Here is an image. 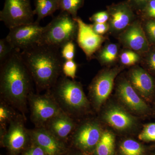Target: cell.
I'll use <instances>...</instances> for the list:
<instances>
[{
	"mask_svg": "<svg viewBox=\"0 0 155 155\" xmlns=\"http://www.w3.org/2000/svg\"><path fill=\"white\" fill-rule=\"evenodd\" d=\"M20 51L14 50L1 64L0 91L8 102L24 112L33 80Z\"/></svg>",
	"mask_w": 155,
	"mask_h": 155,
	"instance_id": "cell-1",
	"label": "cell"
},
{
	"mask_svg": "<svg viewBox=\"0 0 155 155\" xmlns=\"http://www.w3.org/2000/svg\"><path fill=\"white\" fill-rule=\"evenodd\" d=\"M32 80L40 90H50L62 72L64 61L59 48L39 44L20 51Z\"/></svg>",
	"mask_w": 155,
	"mask_h": 155,
	"instance_id": "cell-2",
	"label": "cell"
},
{
	"mask_svg": "<svg viewBox=\"0 0 155 155\" xmlns=\"http://www.w3.org/2000/svg\"><path fill=\"white\" fill-rule=\"evenodd\" d=\"M51 94L64 113L69 116L88 107L89 102L82 87L66 76L59 78Z\"/></svg>",
	"mask_w": 155,
	"mask_h": 155,
	"instance_id": "cell-3",
	"label": "cell"
},
{
	"mask_svg": "<svg viewBox=\"0 0 155 155\" xmlns=\"http://www.w3.org/2000/svg\"><path fill=\"white\" fill-rule=\"evenodd\" d=\"M78 23L70 14L64 11L44 27L40 44L61 48L77 38Z\"/></svg>",
	"mask_w": 155,
	"mask_h": 155,
	"instance_id": "cell-4",
	"label": "cell"
},
{
	"mask_svg": "<svg viewBox=\"0 0 155 155\" xmlns=\"http://www.w3.org/2000/svg\"><path fill=\"white\" fill-rule=\"evenodd\" d=\"M28 101L31 120L37 127H43L51 119L64 112L50 93L39 95L31 92Z\"/></svg>",
	"mask_w": 155,
	"mask_h": 155,
	"instance_id": "cell-5",
	"label": "cell"
},
{
	"mask_svg": "<svg viewBox=\"0 0 155 155\" xmlns=\"http://www.w3.org/2000/svg\"><path fill=\"white\" fill-rule=\"evenodd\" d=\"M35 15L30 0H5L0 20L10 29L34 22Z\"/></svg>",
	"mask_w": 155,
	"mask_h": 155,
	"instance_id": "cell-6",
	"label": "cell"
},
{
	"mask_svg": "<svg viewBox=\"0 0 155 155\" xmlns=\"http://www.w3.org/2000/svg\"><path fill=\"white\" fill-rule=\"evenodd\" d=\"M39 23L35 21L10 28L5 38L14 49L21 51L40 44L44 27Z\"/></svg>",
	"mask_w": 155,
	"mask_h": 155,
	"instance_id": "cell-7",
	"label": "cell"
},
{
	"mask_svg": "<svg viewBox=\"0 0 155 155\" xmlns=\"http://www.w3.org/2000/svg\"><path fill=\"white\" fill-rule=\"evenodd\" d=\"M30 136L21 118L16 117L9 123L8 128L2 136L5 145L13 152L23 148Z\"/></svg>",
	"mask_w": 155,
	"mask_h": 155,
	"instance_id": "cell-8",
	"label": "cell"
},
{
	"mask_svg": "<svg viewBox=\"0 0 155 155\" xmlns=\"http://www.w3.org/2000/svg\"><path fill=\"white\" fill-rule=\"evenodd\" d=\"M74 19L78 26L76 38L78 44L87 57L90 58L99 48L104 38L94 32L91 25L86 24L80 18Z\"/></svg>",
	"mask_w": 155,
	"mask_h": 155,
	"instance_id": "cell-9",
	"label": "cell"
},
{
	"mask_svg": "<svg viewBox=\"0 0 155 155\" xmlns=\"http://www.w3.org/2000/svg\"><path fill=\"white\" fill-rule=\"evenodd\" d=\"M118 72L117 69L104 72L97 76L91 85V94L97 109H99L110 94Z\"/></svg>",
	"mask_w": 155,
	"mask_h": 155,
	"instance_id": "cell-10",
	"label": "cell"
},
{
	"mask_svg": "<svg viewBox=\"0 0 155 155\" xmlns=\"http://www.w3.org/2000/svg\"><path fill=\"white\" fill-rule=\"evenodd\" d=\"M102 133L101 126L97 122H86L75 131L74 143L81 149L89 150L96 147Z\"/></svg>",
	"mask_w": 155,
	"mask_h": 155,
	"instance_id": "cell-11",
	"label": "cell"
},
{
	"mask_svg": "<svg viewBox=\"0 0 155 155\" xmlns=\"http://www.w3.org/2000/svg\"><path fill=\"white\" fill-rule=\"evenodd\" d=\"M33 142L41 147L46 155H58L63 150L60 140L44 127L29 130Z\"/></svg>",
	"mask_w": 155,
	"mask_h": 155,
	"instance_id": "cell-12",
	"label": "cell"
},
{
	"mask_svg": "<svg viewBox=\"0 0 155 155\" xmlns=\"http://www.w3.org/2000/svg\"><path fill=\"white\" fill-rule=\"evenodd\" d=\"M43 127L61 140L68 137L74 129L75 123L71 116L63 112L51 119Z\"/></svg>",
	"mask_w": 155,
	"mask_h": 155,
	"instance_id": "cell-13",
	"label": "cell"
},
{
	"mask_svg": "<svg viewBox=\"0 0 155 155\" xmlns=\"http://www.w3.org/2000/svg\"><path fill=\"white\" fill-rule=\"evenodd\" d=\"M104 119L109 125L117 130L129 129L135 123L134 118L125 110L117 106H113L104 114Z\"/></svg>",
	"mask_w": 155,
	"mask_h": 155,
	"instance_id": "cell-14",
	"label": "cell"
},
{
	"mask_svg": "<svg viewBox=\"0 0 155 155\" xmlns=\"http://www.w3.org/2000/svg\"><path fill=\"white\" fill-rule=\"evenodd\" d=\"M118 92L123 102L131 110L138 112H145L148 110L147 104L139 96L131 84L127 81L120 84Z\"/></svg>",
	"mask_w": 155,
	"mask_h": 155,
	"instance_id": "cell-15",
	"label": "cell"
},
{
	"mask_svg": "<svg viewBox=\"0 0 155 155\" xmlns=\"http://www.w3.org/2000/svg\"><path fill=\"white\" fill-rule=\"evenodd\" d=\"M123 38L126 45L135 51H144L148 48V43L145 35L139 24H134L127 28Z\"/></svg>",
	"mask_w": 155,
	"mask_h": 155,
	"instance_id": "cell-16",
	"label": "cell"
},
{
	"mask_svg": "<svg viewBox=\"0 0 155 155\" xmlns=\"http://www.w3.org/2000/svg\"><path fill=\"white\" fill-rule=\"evenodd\" d=\"M130 80L136 90L144 97H148L152 93L154 83L150 75L140 68L133 69L130 73Z\"/></svg>",
	"mask_w": 155,
	"mask_h": 155,
	"instance_id": "cell-17",
	"label": "cell"
},
{
	"mask_svg": "<svg viewBox=\"0 0 155 155\" xmlns=\"http://www.w3.org/2000/svg\"><path fill=\"white\" fill-rule=\"evenodd\" d=\"M35 14L37 15V22H39L45 17L52 15L59 10V0H35Z\"/></svg>",
	"mask_w": 155,
	"mask_h": 155,
	"instance_id": "cell-18",
	"label": "cell"
},
{
	"mask_svg": "<svg viewBox=\"0 0 155 155\" xmlns=\"http://www.w3.org/2000/svg\"><path fill=\"white\" fill-rule=\"evenodd\" d=\"M115 147V136L110 131L106 130L102 134L96 147V155H113Z\"/></svg>",
	"mask_w": 155,
	"mask_h": 155,
	"instance_id": "cell-19",
	"label": "cell"
},
{
	"mask_svg": "<svg viewBox=\"0 0 155 155\" xmlns=\"http://www.w3.org/2000/svg\"><path fill=\"white\" fill-rule=\"evenodd\" d=\"M130 20L128 11L125 8L120 7L116 9L111 15V26L115 30H122L128 25Z\"/></svg>",
	"mask_w": 155,
	"mask_h": 155,
	"instance_id": "cell-20",
	"label": "cell"
},
{
	"mask_svg": "<svg viewBox=\"0 0 155 155\" xmlns=\"http://www.w3.org/2000/svg\"><path fill=\"white\" fill-rule=\"evenodd\" d=\"M120 149L123 155H143L144 153L141 145L131 139L126 140L122 142Z\"/></svg>",
	"mask_w": 155,
	"mask_h": 155,
	"instance_id": "cell-21",
	"label": "cell"
},
{
	"mask_svg": "<svg viewBox=\"0 0 155 155\" xmlns=\"http://www.w3.org/2000/svg\"><path fill=\"white\" fill-rule=\"evenodd\" d=\"M83 0H59V10L70 14L76 18L78 9L82 5Z\"/></svg>",
	"mask_w": 155,
	"mask_h": 155,
	"instance_id": "cell-22",
	"label": "cell"
},
{
	"mask_svg": "<svg viewBox=\"0 0 155 155\" xmlns=\"http://www.w3.org/2000/svg\"><path fill=\"white\" fill-rule=\"evenodd\" d=\"M15 113L6 103L1 102L0 104V123L1 128L5 129V125L7 123H10L11 121L15 119Z\"/></svg>",
	"mask_w": 155,
	"mask_h": 155,
	"instance_id": "cell-23",
	"label": "cell"
},
{
	"mask_svg": "<svg viewBox=\"0 0 155 155\" xmlns=\"http://www.w3.org/2000/svg\"><path fill=\"white\" fill-rule=\"evenodd\" d=\"M118 53V48L116 45H108L102 51L99 55L101 61L106 63H110L116 60Z\"/></svg>",
	"mask_w": 155,
	"mask_h": 155,
	"instance_id": "cell-24",
	"label": "cell"
},
{
	"mask_svg": "<svg viewBox=\"0 0 155 155\" xmlns=\"http://www.w3.org/2000/svg\"><path fill=\"white\" fill-rule=\"evenodd\" d=\"M138 138L140 140L145 141H155V123H150L145 125L139 134Z\"/></svg>",
	"mask_w": 155,
	"mask_h": 155,
	"instance_id": "cell-25",
	"label": "cell"
},
{
	"mask_svg": "<svg viewBox=\"0 0 155 155\" xmlns=\"http://www.w3.org/2000/svg\"><path fill=\"white\" fill-rule=\"evenodd\" d=\"M77 69V64L73 60L65 61L62 66V72L64 76L74 80L76 76Z\"/></svg>",
	"mask_w": 155,
	"mask_h": 155,
	"instance_id": "cell-26",
	"label": "cell"
},
{
	"mask_svg": "<svg viewBox=\"0 0 155 155\" xmlns=\"http://www.w3.org/2000/svg\"><path fill=\"white\" fill-rule=\"evenodd\" d=\"M15 50L5 38L0 40V63H3Z\"/></svg>",
	"mask_w": 155,
	"mask_h": 155,
	"instance_id": "cell-27",
	"label": "cell"
},
{
	"mask_svg": "<svg viewBox=\"0 0 155 155\" xmlns=\"http://www.w3.org/2000/svg\"><path fill=\"white\" fill-rule=\"evenodd\" d=\"M61 54L65 61L73 60L75 55V45L73 41L64 45L61 48Z\"/></svg>",
	"mask_w": 155,
	"mask_h": 155,
	"instance_id": "cell-28",
	"label": "cell"
},
{
	"mask_svg": "<svg viewBox=\"0 0 155 155\" xmlns=\"http://www.w3.org/2000/svg\"><path fill=\"white\" fill-rule=\"evenodd\" d=\"M121 62L127 66H130L135 64L138 61L139 57L136 53L131 51H126L121 54Z\"/></svg>",
	"mask_w": 155,
	"mask_h": 155,
	"instance_id": "cell-29",
	"label": "cell"
},
{
	"mask_svg": "<svg viewBox=\"0 0 155 155\" xmlns=\"http://www.w3.org/2000/svg\"><path fill=\"white\" fill-rule=\"evenodd\" d=\"M109 19V15L105 11L98 12L91 17V20L94 23H105Z\"/></svg>",
	"mask_w": 155,
	"mask_h": 155,
	"instance_id": "cell-30",
	"label": "cell"
},
{
	"mask_svg": "<svg viewBox=\"0 0 155 155\" xmlns=\"http://www.w3.org/2000/svg\"><path fill=\"white\" fill-rule=\"evenodd\" d=\"M94 32L99 35H102L107 31L109 26L107 23H94L92 25Z\"/></svg>",
	"mask_w": 155,
	"mask_h": 155,
	"instance_id": "cell-31",
	"label": "cell"
},
{
	"mask_svg": "<svg viewBox=\"0 0 155 155\" xmlns=\"http://www.w3.org/2000/svg\"><path fill=\"white\" fill-rule=\"evenodd\" d=\"M23 155H46L45 151L37 144L34 143L31 147L26 151Z\"/></svg>",
	"mask_w": 155,
	"mask_h": 155,
	"instance_id": "cell-32",
	"label": "cell"
},
{
	"mask_svg": "<svg viewBox=\"0 0 155 155\" xmlns=\"http://www.w3.org/2000/svg\"><path fill=\"white\" fill-rule=\"evenodd\" d=\"M146 28L150 38L155 41V20H151L147 22Z\"/></svg>",
	"mask_w": 155,
	"mask_h": 155,
	"instance_id": "cell-33",
	"label": "cell"
},
{
	"mask_svg": "<svg viewBox=\"0 0 155 155\" xmlns=\"http://www.w3.org/2000/svg\"><path fill=\"white\" fill-rule=\"evenodd\" d=\"M147 14L149 17L155 18V0H151L147 8Z\"/></svg>",
	"mask_w": 155,
	"mask_h": 155,
	"instance_id": "cell-34",
	"label": "cell"
},
{
	"mask_svg": "<svg viewBox=\"0 0 155 155\" xmlns=\"http://www.w3.org/2000/svg\"><path fill=\"white\" fill-rule=\"evenodd\" d=\"M148 62L151 68L155 70V52L152 53L150 56Z\"/></svg>",
	"mask_w": 155,
	"mask_h": 155,
	"instance_id": "cell-35",
	"label": "cell"
},
{
	"mask_svg": "<svg viewBox=\"0 0 155 155\" xmlns=\"http://www.w3.org/2000/svg\"><path fill=\"white\" fill-rule=\"evenodd\" d=\"M136 2H137L138 3H143L144 2H147L148 1H150V0H135Z\"/></svg>",
	"mask_w": 155,
	"mask_h": 155,
	"instance_id": "cell-36",
	"label": "cell"
}]
</instances>
